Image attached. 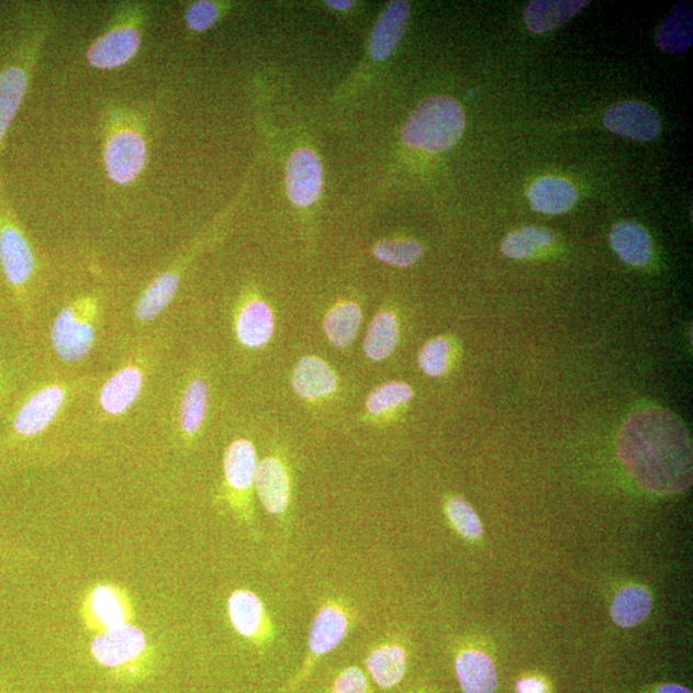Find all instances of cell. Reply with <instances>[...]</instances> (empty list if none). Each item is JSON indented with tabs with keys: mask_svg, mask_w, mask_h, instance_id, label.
Returning a JSON list of instances; mask_svg holds the SVG:
<instances>
[{
	"mask_svg": "<svg viewBox=\"0 0 693 693\" xmlns=\"http://www.w3.org/2000/svg\"><path fill=\"white\" fill-rule=\"evenodd\" d=\"M400 329L398 320L391 312H380L372 320L367 338L364 340L365 355L372 361H383L398 346Z\"/></svg>",
	"mask_w": 693,
	"mask_h": 693,
	"instance_id": "f1b7e54d",
	"label": "cell"
},
{
	"mask_svg": "<svg viewBox=\"0 0 693 693\" xmlns=\"http://www.w3.org/2000/svg\"><path fill=\"white\" fill-rule=\"evenodd\" d=\"M651 611V596L647 590L630 585L615 596L612 618L616 626L631 628L642 623Z\"/></svg>",
	"mask_w": 693,
	"mask_h": 693,
	"instance_id": "f546056e",
	"label": "cell"
},
{
	"mask_svg": "<svg viewBox=\"0 0 693 693\" xmlns=\"http://www.w3.org/2000/svg\"><path fill=\"white\" fill-rule=\"evenodd\" d=\"M347 630L346 613L339 606H324L310 630L309 649L312 657H323L333 651L346 637Z\"/></svg>",
	"mask_w": 693,
	"mask_h": 693,
	"instance_id": "ffe728a7",
	"label": "cell"
},
{
	"mask_svg": "<svg viewBox=\"0 0 693 693\" xmlns=\"http://www.w3.org/2000/svg\"><path fill=\"white\" fill-rule=\"evenodd\" d=\"M449 521L457 532L468 539H477L482 535V523L466 500L454 498L447 505Z\"/></svg>",
	"mask_w": 693,
	"mask_h": 693,
	"instance_id": "e575fe53",
	"label": "cell"
},
{
	"mask_svg": "<svg viewBox=\"0 0 693 693\" xmlns=\"http://www.w3.org/2000/svg\"><path fill=\"white\" fill-rule=\"evenodd\" d=\"M331 693H368L367 677L357 668H348L334 683Z\"/></svg>",
	"mask_w": 693,
	"mask_h": 693,
	"instance_id": "74e56055",
	"label": "cell"
},
{
	"mask_svg": "<svg viewBox=\"0 0 693 693\" xmlns=\"http://www.w3.org/2000/svg\"><path fill=\"white\" fill-rule=\"evenodd\" d=\"M456 673L463 693H493L498 674L493 661L476 650L463 651L456 659Z\"/></svg>",
	"mask_w": 693,
	"mask_h": 693,
	"instance_id": "d6986e66",
	"label": "cell"
},
{
	"mask_svg": "<svg viewBox=\"0 0 693 693\" xmlns=\"http://www.w3.org/2000/svg\"><path fill=\"white\" fill-rule=\"evenodd\" d=\"M257 467L256 448L249 440H235L226 449L224 473L226 482L233 491L248 492L255 483Z\"/></svg>",
	"mask_w": 693,
	"mask_h": 693,
	"instance_id": "7402d4cb",
	"label": "cell"
},
{
	"mask_svg": "<svg viewBox=\"0 0 693 693\" xmlns=\"http://www.w3.org/2000/svg\"><path fill=\"white\" fill-rule=\"evenodd\" d=\"M47 26L49 25L37 30L25 53H22V57L13 59L0 70V144L9 133L13 120L16 118L22 102H24Z\"/></svg>",
	"mask_w": 693,
	"mask_h": 693,
	"instance_id": "52a82bcc",
	"label": "cell"
},
{
	"mask_svg": "<svg viewBox=\"0 0 693 693\" xmlns=\"http://www.w3.org/2000/svg\"><path fill=\"white\" fill-rule=\"evenodd\" d=\"M209 388L202 379H195L189 383L185 395H182L180 423L181 428L188 436H194L200 431L205 411H208Z\"/></svg>",
	"mask_w": 693,
	"mask_h": 693,
	"instance_id": "1f68e13d",
	"label": "cell"
},
{
	"mask_svg": "<svg viewBox=\"0 0 693 693\" xmlns=\"http://www.w3.org/2000/svg\"><path fill=\"white\" fill-rule=\"evenodd\" d=\"M142 13L134 9L131 16L120 18L90 44L87 59L96 70L111 71L126 66L138 55L142 42Z\"/></svg>",
	"mask_w": 693,
	"mask_h": 693,
	"instance_id": "5b68a950",
	"label": "cell"
},
{
	"mask_svg": "<svg viewBox=\"0 0 693 693\" xmlns=\"http://www.w3.org/2000/svg\"><path fill=\"white\" fill-rule=\"evenodd\" d=\"M372 254L380 262L395 268H409L422 257L423 247L411 239H387L378 242Z\"/></svg>",
	"mask_w": 693,
	"mask_h": 693,
	"instance_id": "d6a6232c",
	"label": "cell"
},
{
	"mask_svg": "<svg viewBox=\"0 0 693 693\" xmlns=\"http://www.w3.org/2000/svg\"><path fill=\"white\" fill-rule=\"evenodd\" d=\"M658 693H692L690 690L682 688V685L678 684H666L661 685L658 690Z\"/></svg>",
	"mask_w": 693,
	"mask_h": 693,
	"instance_id": "60d3db41",
	"label": "cell"
},
{
	"mask_svg": "<svg viewBox=\"0 0 693 693\" xmlns=\"http://www.w3.org/2000/svg\"><path fill=\"white\" fill-rule=\"evenodd\" d=\"M533 211L561 215L574 208L578 193L566 179L546 177L533 182L527 193Z\"/></svg>",
	"mask_w": 693,
	"mask_h": 693,
	"instance_id": "e0dca14e",
	"label": "cell"
},
{
	"mask_svg": "<svg viewBox=\"0 0 693 693\" xmlns=\"http://www.w3.org/2000/svg\"><path fill=\"white\" fill-rule=\"evenodd\" d=\"M255 484L258 498L270 514L280 515L286 512L291 490L283 463L273 457L258 463Z\"/></svg>",
	"mask_w": 693,
	"mask_h": 693,
	"instance_id": "5bb4252c",
	"label": "cell"
},
{
	"mask_svg": "<svg viewBox=\"0 0 693 693\" xmlns=\"http://www.w3.org/2000/svg\"><path fill=\"white\" fill-rule=\"evenodd\" d=\"M292 384L300 398L316 400L333 394L337 390L338 378L329 364L320 357L306 356L297 364Z\"/></svg>",
	"mask_w": 693,
	"mask_h": 693,
	"instance_id": "9a60e30c",
	"label": "cell"
},
{
	"mask_svg": "<svg viewBox=\"0 0 693 693\" xmlns=\"http://www.w3.org/2000/svg\"><path fill=\"white\" fill-rule=\"evenodd\" d=\"M289 200L306 209L317 201L323 187V165L314 150L300 148L289 156L286 170Z\"/></svg>",
	"mask_w": 693,
	"mask_h": 693,
	"instance_id": "9c48e42d",
	"label": "cell"
},
{
	"mask_svg": "<svg viewBox=\"0 0 693 693\" xmlns=\"http://www.w3.org/2000/svg\"><path fill=\"white\" fill-rule=\"evenodd\" d=\"M93 311V301L82 300L59 312L52 329V345L59 359L76 362L88 356L96 339Z\"/></svg>",
	"mask_w": 693,
	"mask_h": 693,
	"instance_id": "ba28073f",
	"label": "cell"
},
{
	"mask_svg": "<svg viewBox=\"0 0 693 693\" xmlns=\"http://www.w3.org/2000/svg\"><path fill=\"white\" fill-rule=\"evenodd\" d=\"M325 4L335 11H347L351 9L354 2H347V0H335V2H332V0H327Z\"/></svg>",
	"mask_w": 693,
	"mask_h": 693,
	"instance_id": "ab89813d",
	"label": "cell"
},
{
	"mask_svg": "<svg viewBox=\"0 0 693 693\" xmlns=\"http://www.w3.org/2000/svg\"><path fill=\"white\" fill-rule=\"evenodd\" d=\"M611 246L623 262L645 266L651 260L652 245L646 228L634 221H623L612 228Z\"/></svg>",
	"mask_w": 693,
	"mask_h": 693,
	"instance_id": "44dd1931",
	"label": "cell"
},
{
	"mask_svg": "<svg viewBox=\"0 0 693 693\" xmlns=\"http://www.w3.org/2000/svg\"><path fill=\"white\" fill-rule=\"evenodd\" d=\"M221 18V7L210 0H200L188 7L185 14L186 24L194 33L209 32Z\"/></svg>",
	"mask_w": 693,
	"mask_h": 693,
	"instance_id": "8d00e7d4",
	"label": "cell"
},
{
	"mask_svg": "<svg viewBox=\"0 0 693 693\" xmlns=\"http://www.w3.org/2000/svg\"><path fill=\"white\" fill-rule=\"evenodd\" d=\"M65 395L58 385L45 387L30 395L13 417V432L19 437L33 438L47 429L64 405Z\"/></svg>",
	"mask_w": 693,
	"mask_h": 693,
	"instance_id": "7c38bea8",
	"label": "cell"
},
{
	"mask_svg": "<svg viewBox=\"0 0 693 693\" xmlns=\"http://www.w3.org/2000/svg\"><path fill=\"white\" fill-rule=\"evenodd\" d=\"M83 626L91 634H104L133 624L134 601L124 588L114 583H98L89 589L80 608Z\"/></svg>",
	"mask_w": 693,
	"mask_h": 693,
	"instance_id": "8992f818",
	"label": "cell"
},
{
	"mask_svg": "<svg viewBox=\"0 0 693 693\" xmlns=\"http://www.w3.org/2000/svg\"><path fill=\"white\" fill-rule=\"evenodd\" d=\"M448 355L449 343L445 338H434L423 347L418 365L426 376L437 378L445 375Z\"/></svg>",
	"mask_w": 693,
	"mask_h": 693,
	"instance_id": "d590c367",
	"label": "cell"
},
{
	"mask_svg": "<svg viewBox=\"0 0 693 693\" xmlns=\"http://www.w3.org/2000/svg\"><path fill=\"white\" fill-rule=\"evenodd\" d=\"M148 161V144L141 128L123 124L107 136L103 164L114 185L126 187L141 178Z\"/></svg>",
	"mask_w": 693,
	"mask_h": 693,
	"instance_id": "277c9868",
	"label": "cell"
},
{
	"mask_svg": "<svg viewBox=\"0 0 693 693\" xmlns=\"http://www.w3.org/2000/svg\"><path fill=\"white\" fill-rule=\"evenodd\" d=\"M588 5L585 0H533L524 11L525 26L533 34H546L566 24Z\"/></svg>",
	"mask_w": 693,
	"mask_h": 693,
	"instance_id": "2e32d148",
	"label": "cell"
},
{
	"mask_svg": "<svg viewBox=\"0 0 693 693\" xmlns=\"http://www.w3.org/2000/svg\"><path fill=\"white\" fill-rule=\"evenodd\" d=\"M273 333L271 309L260 300L250 301L241 311L237 320V335L242 345L258 348L268 345Z\"/></svg>",
	"mask_w": 693,
	"mask_h": 693,
	"instance_id": "d4e9b609",
	"label": "cell"
},
{
	"mask_svg": "<svg viewBox=\"0 0 693 693\" xmlns=\"http://www.w3.org/2000/svg\"><path fill=\"white\" fill-rule=\"evenodd\" d=\"M361 310L354 302L333 308L324 320V331L332 345L346 348L355 340L361 325Z\"/></svg>",
	"mask_w": 693,
	"mask_h": 693,
	"instance_id": "484cf974",
	"label": "cell"
},
{
	"mask_svg": "<svg viewBox=\"0 0 693 693\" xmlns=\"http://www.w3.org/2000/svg\"><path fill=\"white\" fill-rule=\"evenodd\" d=\"M409 18L410 4L403 0H395L385 7L370 36L369 53L372 59L383 63L391 57L405 34Z\"/></svg>",
	"mask_w": 693,
	"mask_h": 693,
	"instance_id": "4fadbf2b",
	"label": "cell"
},
{
	"mask_svg": "<svg viewBox=\"0 0 693 693\" xmlns=\"http://www.w3.org/2000/svg\"><path fill=\"white\" fill-rule=\"evenodd\" d=\"M0 266L3 276L14 291H22L32 280L35 257L24 233L16 225H0Z\"/></svg>",
	"mask_w": 693,
	"mask_h": 693,
	"instance_id": "30bf717a",
	"label": "cell"
},
{
	"mask_svg": "<svg viewBox=\"0 0 693 693\" xmlns=\"http://www.w3.org/2000/svg\"><path fill=\"white\" fill-rule=\"evenodd\" d=\"M414 391L406 383L390 382L377 387L369 394L367 407L371 415H382L413 400Z\"/></svg>",
	"mask_w": 693,
	"mask_h": 693,
	"instance_id": "836d02e7",
	"label": "cell"
},
{
	"mask_svg": "<svg viewBox=\"0 0 693 693\" xmlns=\"http://www.w3.org/2000/svg\"><path fill=\"white\" fill-rule=\"evenodd\" d=\"M180 286V276L177 271H166L143 293L136 304L135 316L141 322H149L169 306L174 295Z\"/></svg>",
	"mask_w": 693,
	"mask_h": 693,
	"instance_id": "83f0119b",
	"label": "cell"
},
{
	"mask_svg": "<svg viewBox=\"0 0 693 693\" xmlns=\"http://www.w3.org/2000/svg\"><path fill=\"white\" fill-rule=\"evenodd\" d=\"M466 131V112L451 97L425 99L410 113L402 127V141L407 147L439 154L451 149Z\"/></svg>",
	"mask_w": 693,
	"mask_h": 693,
	"instance_id": "7a4b0ae2",
	"label": "cell"
},
{
	"mask_svg": "<svg viewBox=\"0 0 693 693\" xmlns=\"http://www.w3.org/2000/svg\"><path fill=\"white\" fill-rule=\"evenodd\" d=\"M143 375L138 368H124L107 382L101 392V406L107 414L121 415L139 398Z\"/></svg>",
	"mask_w": 693,
	"mask_h": 693,
	"instance_id": "603a6c76",
	"label": "cell"
},
{
	"mask_svg": "<svg viewBox=\"0 0 693 693\" xmlns=\"http://www.w3.org/2000/svg\"><path fill=\"white\" fill-rule=\"evenodd\" d=\"M90 653L97 664L125 682L146 677L155 660L147 635L134 624L96 635L90 642Z\"/></svg>",
	"mask_w": 693,
	"mask_h": 693,
	"instance_id": "3957f363",
	"label": "cell"
},
{
	"mask_svg": "<svg viewBox=\"0 0 693 693\" xmlns=\"http://www.w3.org/2000/svg\"><path fill=\"white\" fill-rule=\"evenodd\" d=\"M607 131L624 138L650 142L660 134L661 120L657 111L641 102H622L605 112Z\"/></svg>",
	"mask_w": 693,
	"mask_h": 693,
	"instance_id": "8fae6325",
	"label": "cell"
},
{
	"mask_svg": "<svg viewBox=\"0 0 693 693\" xmlns=\"http://www.w3.org/2000/svg\"><path fill=\"white\" fill-rule=\"evenodd\" d=\"M369 673L380 688L392 689L406 673V653L400 646H383L369 655Z\"/></svg>",
	"mask_w": 693,
	"mask_h": 693,
	"instance_id": "4316f807",
	"label": "cell"
},
{
	"mask_svg": "<svg viewBox=\"0 0 693 693\" xmlns=\"http://www.w3.org/2000/svg\"><path fill=\"white\" fill-rule=\"evenodd\" d=\"M659 47L669 55H680L692 47L693 12L691 2L673 7L658 30Z\"/></svg>",
	"mask_w": 693,
	"mask_h": 693,
	"instance_id": "cb8c5ba5",
	"label": "cell"
},
{
	"mask_svg": "<svg viewBox=\"0 0 693 693\" xmlns=\"http://www.w3.org/2000/svg\"><path fill=\"white\" fill-rule=\"evenodd\" d=\"M616 447L623 466L645 490L672 494L691 487L692 441L680 417L670 411L646 409L630 415Z\"/></svg>",
	"mask_w": 693,
	"mask_h": 693,
	"instance_id": "6da1fadb",
	"label": "cell"
},
{
	"mask_svg": "<svg viewBox=\"0 0 693 693\" xmlns=\"http://www.w3.org/2000/svg\"><path fill=\"white\" fill-rule=\"evenodd\" d=\"M555 239L552 232L545 227L525 226L519 232H512L502 242L501 250L508 258L524 260L538 249L550 246Z\"/></svg>",
	"mask_w": 693,
	"mask_h": 693,
	"instance_id": "4dcf8cb0",
	"label": "cell"
},
{
	"mask_svg": "<svg viewBox=\"0 0 693 693\" xmlns=\"http://www.w3.org/2000/svg\"><path fill=\"white\" fill-rule=\"evenodd\" d=\"M227 614L232 626L242 637L256 641L265 631V607L256 593L234 591L227 600Z\"/></svg>",
	"mask_w": 693,
	"mask_h": 693,
	"instance_id": "ac0fdd59",
	"label": "cell"
},
{
	"mask_svg": "<svg viewBox=\"0 0 693 693\" xmlns=\"http://www.w3.org/2000/svg\"><path fill=\"white\" fill-rule=\"evenodd\" d=\"M517 692L519 693H545V685L538 680H523L517 683Z\"/></svg>",
	"mask_w": 693,
	"mask_h": 693,
	"instance_id": "f35d334b",
	"label": "cell"
}]
</instances>
